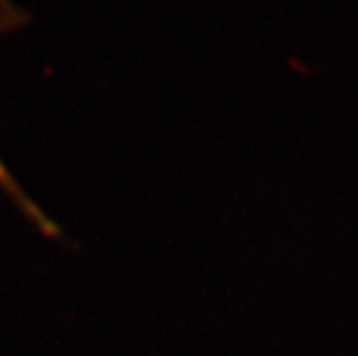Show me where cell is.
<instances>
[{
    "mask_svg": "<svg viewBox=\"0 0 358 356\" xmlns=\"http://www.w3.org/2000/svg\"><path fill=\"white\" fill-rule=\"evenodd\" d=\"M20 17L22 13L13 7L11 0H0V35L20 26ZM0 174H3V170H0Z\"/></svg>",
    "mask_w": 358,
    "mask_h": 356,
    "instance_id": "cell-1",
    "label": "cell"
}]
</instances>
